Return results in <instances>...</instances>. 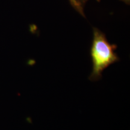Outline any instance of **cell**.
Listing matches in <instances>:
<instances>
[{
    "mask_svg": "<svg viewBox=\"0 0 130 130\" xmlns=\"http://www.w3.org/2000/svg\"><path fill=\"white\" fill-rule=\"evenodd\" d=\"M93 32L90 48L93 68L89 79L95 81L101 78L102 73L106 68L119 61V57L115 52L116 45L110 44L104 32L96 28H93Z\"/></svg>",
    "mask_w": 130,
    "mask_h": 130,
    "instance_id": "6da1fadb",
    "label": "cell"
},
{
    "mask_svg": "<svg viewBox=\"0 0 130 130\" xmlns=\"http://www.w3.org/2000/svg\"><path fill=\"white\" fill-rule=\"evenodd\" d=\"M69 1L71 6L78 12H79L82 16H85L84 13V6L81 3V0H69Z\"/></svg>",
    "mask_w": 130,
    "mask_h": 130,
    "instance_id": "7a4b0ae2",
    "label": "cell"
},
{
    "mask_svg": "<svg viewBox=\"0 0 130 130\" xmlns=\"http://www.w3.org/2000/svg\"><path fill=\"white\" fill-rule=\"evenodd\" d=\"M121 1L124 2L125 4H126L127 5H129V4H130V0H121Z\"/></svg>",
    "mask_w": 130,
    "mask_h": 130,
    "instance_id": "3957f363",
    "label": "cell"
},
{
    "mask_svg": "<svg viewBox=\"0 0 130 130\" xmlns=\"http://www.w3.org/2000/svg\"><path fill=\"white\" fill-rule=\"evenodd\" d=\"M87 1H88V0H81V3H82V4H83V6H84V5H85L86 3L87 2ZM96 1H100L101 0H96Z\"/></svg>",
    "mask_w": 130,
    "mask_h": 130,
    "instance_id": "277c9868",
    "label": "cell"
}]
</instances>
